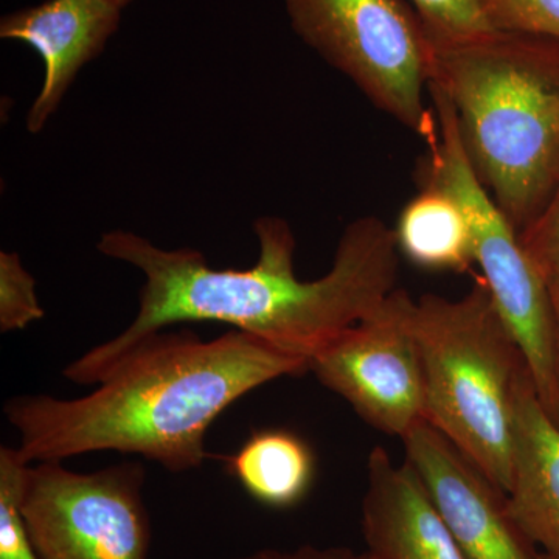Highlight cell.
<instances>
[{
  "mask_svg": "<svg viewBox=\"0 0 559 559\" xmlns=\"http://www.w3.org/2000/svg\"><path fill=\"white\" fill-rule=\"evenodd\" d=\"M121 10L112 0H47L3 17L0 36L28 44L44 62L43 87L28 110V132L44 130L81 68L102 53L119 28Z\"/></svg>",
  "mask_w": 559,
  "mask_h": 559,
  "instance_id": "obj_9",
  "label": "cell"
},
{
  "mask_svg": "<svg viewBox=\"0 0 559 559\" xmlns=\"http://www.w3.org/2000/svg\"><path fill=\"white\" fill-rule=\"evenodd\" d=\"M234 559H373L367 551H355L347 547L301 546L297 549H263Z\"/></svg>",
  "mask_w": 559,
  "mask_h": 559,
  "instance_id": "obj_19",
  "label": "cell"
},
{
  "mask_svg": "<svg viewBox=\"0 0 559 559\" xmlns=\"http://www.w3.org/2000/svg\"><path fill=\"white\" fill-rule=\"evenodd\" d=\"M409 293L396 289L370 318L320 348L310 360L326 389L371 428L403 439L426 419L421 359L409 323Z\"/></svg>",
  "mask_w": 559,
  "mask_h": 559,
  "instance_id": "obj_7",
  "label": "cell"
},
{
  "mask_svg": "<svg viewBox=\"0 0 559 559\" xmlns=\"http://www.w3.org/2000/svg\"><path fill=\"white\" fill-rule=\"evenodd\" d=\"M227 469L250 498L271 509H290L305 498L316 476L310 444L285 429L257 430L227 459Z\"/></svg>",
  "mask_w": 559,
  "mask_h": 559,
  "instance_id": "obj_12",
  "label": "cell"
},
{
  "mask_svg": "<svg viewBox=\"0 0 559 559\" xmlns=\"http://www.w3.org/2000/svg\"><path fill=\"white\" fill-rule=\"evenodd\" d=\"M551 304H554L555 314V348H557V367L559 378V296H550Z\"/></svg>",
  "mask_w": 559,
  "mask_h": 559,
  "instance_id": "obj_20",
  "label": "cell"
},
{
  "mask_svg": "<svg viewBox=\"0 0 559 559\" xmlns=\"http://www.w3.org/2000/svg\"><path fill=\"white\" fill-rule=\"evenodd\" d=\"M466 559H540L511 514L509 496L428 419L401 439Z\"/></svg>",
  "mask_w": 559,
  "mask_h": 559,
  "instance_id": "obj_8",
  "label": "cell"
},
{
  "mask_svg": "<svg viewBox=\"0 0 559 559\" xmlns=\"http://www.w3.org/2000/svg\"><path fill=\"white\" fill-rule=\"evenodd\" d=\"M260 255L249 270H213L193 249H162L132 231L103 235L97 249L145 275L130 326L84 353L62 374L95 385L140 341L175 323L219 322L311 360L320 348L380 310L395 293L400 249L395 230L377 216L342 231L333 267L301 282L294 270L296 238L285 219L253 224Z\"/></svg>",
  "mask_w": 559,
  "mask_h": 559,
  "instance_id": "obj_1",
  "label": "cell"
},
{
  "mask_svg": "<svg viewBox=\"0 0 559 559\" xmlns=\"http://www.w3.org/2000/svg\"><path fill=\"white\" fill-rule=\"evenodd\" d=\"M495 31L559 40V0H481Z\"/></svg>",
  "mask_w": 559,
  "mask_h": 559,
  "instance_id": "obj_18",
  "label": "cell"
},
{
  "mask_svg": "<svg viewBox=\"0 0 559 559\" xmlns=\"http://www.w3.org/2000/svg\"><path fill=\"white\" fill-rule=\"evenodd\" d=\"M301 373H310V360L246 331L201 341L190 330H162L121 356L90 395H17L3 414L28 465L116 451L189 473L207 460L210 426L227 407Z\"/></svg>",
  "mask_w": 559,
  "mask_h": 559,
  "instance_id": "obj_2",
  "label": "cell"
},
{
  "mask_svg": "<svg viewBox=\"0 0 559 559\" xmlns=\"http://www.w3.org/2000/svg\"><path fill=\"white\" fill-rule=\"evenodd\" d=\"M520 241L550 296H559V179L539 215L520 231Z\"/></svg>",
  "mask_w": 559,
  "mask_h": 559,
  "instance_id": "obj_17",
  "label": "cell"
},
{
  "mask_svg": "<svg viewBox=\"0 0 559 559\" xmlns=\"http://www.w3.org/2000/svg\"><path fill=\"white\" fill-rule=\"evenodd\" d=\"M294 32L378 109L425 135L430 40L403 0H285Z\"/></svg>",
  "mask_w": 559,
  "mask_h": 559,
  "instance_id": "obj_5",
  "label": "cell"
},
{
  "mask_svg": "<svg viewBox=\"0 0 559 559\" xmlns=\"http://www.w3.org/2000/svg\"><path fill=\"white\" fill-rule=\"evenodd\" d=\"M145 468L124 462L91 473L39 462L22 473L20 506L40 559H148Z\"/></svg>",
  "mask_w": 559,
  "mask_h": 559,
  "instance_id": "obj_6",
  "label": "cell"
},
{
  "mask_svg": "<svg viewBox=\"0 0 559 559\" xmlns=\"http://www.w3.org/2000/svg\"><path fill=\"white\" fill-rule=\"evenodd\" d=\"M409 323L425 374V418L509 492L514 400L530 371L487 282L476 278L457 300H412Z\"/></svg>",
  "mask_w": 559,
  "mask_h": 559,
  "instance_id": "obj_4",
  "label": "cell"
},
{
  "mask_svg": "<svg viewBox=\"0 0 559 559\" xmlns=\"http://www.w3.org/2000/svg\"><path fill=\"white\" fill-rule=\"evenodd\" d=\"M362 533L373 559H466L417 471L382 447L367 460Z\"/></svg>",
  "mask_w": 559,
  "mask_h": 559,
  "instance_id": "obj_10",
  "label": "cell"
},
{
  "mask_svg": "<svg viewBox=\"0 0 559 559\" xmlns=\"http://www.w3.org/2000/svg\"><path fill=\"white\" fill-rule=\"evenodd\" d=\"M540 559H549V558H546V557H544V555H540Z\"/></svg>",
  "mask_w": 559,
  "mask_h": 559,
  "instance_id": "obj_22",
  "label": "cell"
},
{
  "mask_svg": "<svg viewBox=\"0 0 559 559\" xmlns=\"http://www.w3.org/2000/svg\"><path fill=\"white\" fill-rule=\"evenodd\" d=\"M429 40L430 83L450 98L474 170L521 231L559 179V40L499 31Z\"/></svg>",
  "mask_w": 559,
  "mask_h": 559,
  "instance_id": "obj_3",
  "label": "cell"
},
{
  "mask_svg": "<svg viewBox=\"0 0 559 559\" xmlns=\"http://www.w3.org/2000/svg\"><path fill=\"white\" fill-rule=\"evenodd\" d=\"M511 514L527 538L559 559V425L536 395L530 374L516 390Z\"/></svg>",
  "mask_w": 559,
  "mask_h": 559,
  "instance_id": "obj_11",
  "label": "cell"
},
{
  "mask_svg": "<svg viewBox=\"0 0 559 559\" xmlns=\"http://www.w3.org/2000/svg\"><path fill=\"white\" fill-rule=\"evenodd\" d=\"M44 318L36 283L16 252H0V331L27 329Z\"/></svg>",
  "mask_w": 559,
  "mask_h": 559,
  "instance_id": "obj_16",
  "label": "cell"
},
{
  "mask_svg": "<svg viewBox=\"0 0 559 559\" xmlns=\"http://www.w3.org/2000/svg\"><path fill=\"white\" fill-rule=\"evenodd\" d=\"M393 230L400 253L421 270L466 272L476 263L465 213L454 198L436 187H421Z\"/></svg>",
  "mask_w": 559,
  "mask_h": 559,
  "instance_id": "obj_13",
  "label": "cell"
},
{
  "mask_svg": "<svg viewBox=\"0 0 559 559\" xmlns=\"http://www.w3.org/2000/svg\"><path fill=\"white\" fill-rule=\"evenodd\" d=\"M25 463L16 448H0V559H40L20 506Z\"/></svg>",
  "mask_w": 559,
  "mask_h": 559,
  "instance_id": "obj_14",
  "label": "cell"
},
{
  "mask_svg": "<svg viewBox=\"0 0 559 559\" xmlns=\"http://www.w3.org/2000/svg\"><path fill=\"white\" fill-rule=\"evenodd\" d=\"M433 40H463L495 32L481 0H412Z\"/></svg>",
  "mask_w": 559,
  "mask_h": 559,
  "instance_id": "obj_15",
  "label": "cell"
},
{
  "mask_svg": "<svg viewBox=\"0 0 559 559\" xmlns=\"http://www.w3.org/2000/svg\"><path fill=\"white\" fill-rule=\"evenodd\" d=\"M112 2H116L117 5L121 7V9H123V7H127L128 3L131 2V0H112Z\"/></svg>",
  "mask_w": 559,
  "mask_h": 559,
  "instance_id": "obj_21",
  "label": "cell"
}]
</instances>
